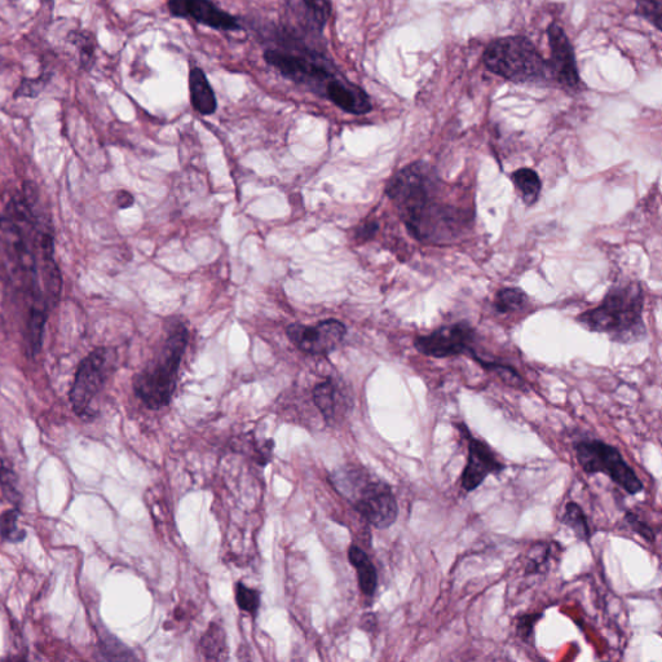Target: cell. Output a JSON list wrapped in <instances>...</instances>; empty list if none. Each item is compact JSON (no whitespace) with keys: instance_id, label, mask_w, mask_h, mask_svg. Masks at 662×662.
<instances>
[{"instance_id":"3","label":"cell","mask_w":662,"mask_h":662,"mask_svg":"<svg viewBox=\"0 0 662 662\" xmlns=\"http://www.w3.org/2000/svg\"><path fill=\"white\" fill-rule=\"evenodd\" d=\"M643 298L642 286L637 282L613 286L597 308L582 313L577 321L590 331L609 335L616 342L641 341L646 337Z\"/></svg>"},{"instance_id":"15","label":"cell","mask_w":662,"mask_h":662,"mask_svg":"<svg viewBox=\"0 0 662 662\" xmlns=\"http://www.w3.org/2000/svg\"><path fill=\"white\" fill-rule=\"evenodd\" d=\"M325 97L338 108L353 116H364L373 109L372 101L363 88L353 85L343 77L333 83Z\"/></svg>"},{"instance_id":"11","label":"cell","mask_w":662,"mask_h":662,"mask_svg":"<svg viewBox=\"0 0 662 662\" xmlns=\"http://www.w3.org/2000/svg\"><path fill=\"white\" fill-rule=\"evenodd\" d=\"M474 338L475 331L471 326L467 322H458V324L443 326L425 337L417 338L414 346L422 355L445 359V357L471 353Z\"/></svg>"},{"instance_id":"31","label":"cell","mask_w":662,"mask_h":662,"mask_svg":"<svg viewBox=\"0 0 662 662\" xmlns=\"http://www.w3.org/2000/svg\"><path fill=\"white\" fill-rule=\"evenodd\" d=\"M625 522L628 523L631 531L637 533L638 536H641L644 541L650 542L653 544L656 540V534L653 532V529L646 522H643L642 519H639L638 515L631 513L625 514Z\"/></svg>"},{"instance_id":"13","label":"cell","mask_w":662,"mask_h":662,"mask_svg":"<svg viewBox=\"0 0 662 662\" xmlns=\"http://www.w3.org/2000/svg\"><path fill=\"white\" fill-rule=\"evenodd\" d=\"M286 334L299 350L310 355H328L343 341L346 326L337 320L322 321L315 326L293 324Z\"/></svg>"},{"instance_id":"6","label":"cell","mask_w":662,"mask_h":662,"mask_svg":"<svg viewBox=\"0 0 662 662\" xmlns=\"http://www.w3.org/2000/svg\"><path fill=\"white\" fill-rule=\"evenodd\" d=\"M575 452L578 465L589 476L603 474L630 496L642 493L644 485L633 467L625 461L619 449L599 439L577 441Z\"/></svg>"},{"instance_id":"12","label":"cell","mask_w":662,"mask_h":662,"mask_svg":"<svg viewBox=\"0 0 662 662\" xmlns=\"http://www.w3.org/2000/svg\"><path fill=\"white\" fill-rule=\"evenodd\" d=\"M551 56L549 63L554 82L568 91H581L584 83L578 72L575 50L562 26L551 24L547 29Z\"/></svg>"},{"instance_id":"8","label":"cell","mask_w":662,"mask_h":662,"mask_svg":"<svg viewBox=\"0 0 662 662\" xmlns=\"http://www.w3.org/2000/svg\"><path fill=\"white\" fill-rule=\"evenodd\" d=\"M114 351L99 347L88 353L79 364L70 390V403L74 413L81 418L94 417L92 401L104 387L112 370Z\"/></svg>"},{"instance_id":"23","label":"cell","mask_w":662,"mask_h":662,"mask_svg":"<svg viewBox=\"0 0 662 662\" xmlns=\"http://www.w3.org/2000/svg\"><path fill=\"white\" fill-rule=\"evenodd\" d=\"M19 510H8L0 516V536L4 541L17 544L25 540L26 532L19 527Z\"/></svg>"},{"instance_id":"22","label":"cell","mask_w":662,"mask_h":662,"mask_svg":"<svg viewBox=\"0 0 662 662\" xmlns=\"http://www.w3.org/2000/svg\"><path fill=\"white\" fill-rule=\"evenodd\" d=\"M527 300V295L520 289H503L496 295L494 308L500 313H511L522 310Z\"/></svg>"},{"instance_id":"17","label":"cell","mask_w":662,"mask_h":662,"mask_svg":"<svg viewBox=\"0 0 662 662\" xmlns=\"http://www.w3.org/2000/svg\"><path fill=\"white\" fill-rule=\"evenodd\" d=\"M348 558H350L352 566L356 568L361 591L365 597L372 598L378 586V575L372 560L359 546H351Z\"/></svg>"},{"instance_id":"9","label":"cell","mask_w":662,"mask_h":662,"mask_svg":"<svg viewBox=\"0 0 662 662\" xmlns=\"http://www.w3.org/2000/svg\"><path fill=\"white\" fill-rule=\"evenodd\" d=\"M264 59L291 82L306 86L324 97L333 83L342 78L328 64L320 63L315 57L273 50L266 52Z\"/></svg>"},{"instance_id":"20","label":"cell","mask_w":662,"mask_h":662,"mask_svg":"<svg viewBox=\"0 0 662 662\" xmlns=\"http://www.w3.org/2000/svg\"><path fill=\"white\" fill-rule=\"evenodd\" d=\"M560 522L564 525H567L569 529L578 540L590 544L591 541V531L588 516H586L585 511L582 510V507L576 502H568L566 509H564V514L560 518Z\"/></svg>"},{"instance_id":"30","label":"cell","mask_w":662,"mask_h":662,"mask_svg":"<svg viewBox=\"0 0 662 662\" xmlns=\"http://www.w3.org/2000/svg\"><path fill=\"white\" fill-rule=\"evenodd\" d=\"M306 8L310 11L313 21L319 26L320 30L324 28L331 15V4L329 0H303Z\"/></svg>"},{"instance_id":"14","label":"cell","mask_w":662,"mask_h":662,"mask_svg":"<svg viewBox=\"0 0 662 662\" xmlns=\"http://www.w3.org/2000/svg\"><path fill=\"white\" fill-rule=\"evenodd\" d=\"M172 16L192 19L216 30L233 32L241 28L235 16L220 10L211 0H169Z\"/></svg>"},{"instance_id":"4","label":"cell","mask_w":662,"mask_h":662,"mask_svg":"<svg viewBox=\"0 0 662 662\" xmlns=\"http://www.w3.org/2000/svg\"><path fill=\"white\" fill-rule=\"evenodd\" d=\"M483 61L489 72L518 85L547 86L554 82L549 60L531 39L514 35L489 43Z\"/></svg>"},{"instance_id":"7","label":"cell","mask_w":662,"mask_h":662,"mask_svg":"<svg viewBox=\"0 0 662 662\" xmlns=\"http://www.w3.org/2000/svg\"><path fill=\"white\" fill-rule=\"evenodd\" d=\"M343 478L344 483L359 487L353 488L348 494L356 493L355 509L369 524L378 529H386L396 522L399 505L390 485L383 481L370 480L368 476L360 475L357 471L347 472Z\"/></svg>"},{"instance_id":"21","label":"cell","mask_w":662,"mask_h":662,"mask_svg":"<svg viewBox=\"0 0 662 662\" xmlns=\"http://www.w3.org/2000/svg\"><path fill=\"white\" fill-rule=\"evenodd\" d=\"M202 655L206 660L220 661L227 659L225 633L219 625L211 624L201 639Z\"/></svg>"},{"instance_id":"19","label":"cell","mask_w":662,"mask_h":662,"mask_svg":"<svg viewBox=\"0 0 662 662\" xmlns=\"http://www.w3.org/2000/svg\"><path fill=\"white\" fill-rule=\"evenodd\" d=\"M511 178L525 205H534L541 193V180L538 178L537 172L531 169H520L516 170Z\"/></svg>"},{"instance_id":"1","label":"cell","mask_w":662,"mask_h":662,"mask_svg":"<svg viewBox=\"0 0 662 662\" xmlns=\"http://www.w3.org/2000/svg\"><path fill=\"white\" fill-rule=\"evenodd\" d=\"M34 185L25 184L0 215V267L11 285L32 302L30 313H44L61 293L54 235L39 207ZM29 313V315H30Z\"/></svg>"},{"instance_id":"28","label":"cell","mask_w":662,"mask_h":662,"mask_svg":"<svg viewBox=\"0 0 662 662\" xmlns=\"http://www.w3.org/2000/svg\"><path fill=\"white\" fill-rule=\"evenodd\" d=\"M551 547L549 545L538 544L533 547L531 555H529L527 573L528 575H537L542 571H546L547 563H549L551 555Z\"/></svg>"},{"instance_id":"18","label":"cell","mask_w":662,"mask_h":662,"mask_svg":"<svg viewBox=\"0 0 662 662\" xmlns=\"http://www.w3.org/2000/svg\"><path fill=\"white\" fill-rule=\"evenodd\" d=\"M313 400H315L317 408H319L326 421L331 422L337 418L339 408H341L342 396L334 382L326 381L316 386L313 390Z\"/></svg>"},{"instance_id":"24","label":"cell","mask_w":662,"mask_h":662,"mask_svg":"<svg viewBox=\"0 0 662 662\" xmlns=\"http://www.w3.org/2000/svg\"><path fill=\"white\" fill-rule=\"evenodd\" d=\"M73 42L77 46L83 68L90 69L95 60L94 38L88 33H73Z\"/></svg>"},{"instance_id":"2","label":"cell","mask_w":662,"mask_h":662,"mask_svg":"<svg viewBox=\"0 0 662 662\" xmlns=\"http://www.w3.org/2000/svg\"><path fill=\"white\" fill-rule=\"evenodd\" d=\"M443 183L425 163H413L387 185L406 227L419 241L441 244L456 240L472 222V213L440 197Z\"/></svg>"},{"instance_id":"32","label":"cell","mask_w":662,"mask_h":662,"mask_svg":"<svg viewBox=\"0 0 662 662\" xmlns=\"http://www.w3.org/2000/svg\"><path fill=\"white\" fill-rule=\"evenodd\" d=\"M117 203L121 209H129V207L134 205V197L129 192L121 191L117 194Z\"/></svg>"},{"instance_id":"10","label":"cell","mask_w":662,"mask_h":662,"mask_svg":"<svg viewBox=\"0 0 662 662\" xmlns=\"http://www.w3.org/2000/svg\"><path fill=\"white\" fill-rule=\"evenodd\" d=\"M454 427L458 428L467 440V463L461 476V485L463 491L474 492L484 483L489 475L501 474L506 466L497 457V453L491 448V445L485 441L472 436L469 427L465 423H456Z\"/></svg>"},{"instance_id":"5","label":"cell","mask_w":662,"mask_h":662,"mask_svg":"<svg viewBox=\"0 0 662 662\" xmlns=\"http://www.w3.org/2000/svg\"><path fill=\"white\" fill-rule=\"evenodd\" d=\"M187 343V329L183 325L178 326L167 338L160 359L136 375L135 394L148 408L161 409L169 405Z\"/></svg>"},{"instance_id":"25","label":"cell","mask_w":662,"mask_h":662,"mask_svg":"<svg viewBox=\"0 0 662 662\" xmlns=\"http://www.w3.org/2000/svg\"><path fill=\"white\" fill-rule=\"evenodd\" d=\"M661 0H637L635 13L642 19L651 22L659 32H661L662 19Z\"/></svg>"},{"instance_id":"29","label":"cell","mask_w":662,"mask_h":662,"mask_svg":"<svg viewBox=\"0 0 662 662\" xmlns=\"http://www.w3.org/2000/svg\"><path fill=\"white\" fill-rule=\"evenodd\" d=\"M544 613H525L516 619V634L524 643H533L534 628Z\"/></svg>"},{"instance_id":"16","label":"cell","mask_w":662,"mask_h":662,"mask_svg":"<svg viewBox=\"0 0 662 662\" xmlns=\"http://www.w3.org/2000/svg\"><path fill=\"white\" fill-rule=\"evenodd\" d=\"M189 91H191V101L193 108L202 116H210L215 113L218 103L213 87L210 86L209 79L200 68H193L189 73Z\"/></svg>"},{"instance_id":"27","label":"cell","mask_w":662,"mask_h":662,"mask_svg":"<svg viewBox=\"0 0 662 662\" xmlns=\"http://www.w3.org/2000/svg\"><path fill=\"white\" fill-rule=\"evenodd\" d=\"M236 600L238 607L242 611L255 615L260 606V595L257 590L247 588L244 584H237L236 586Z\"/></svg>"},{"instance_id":"26","label":"cell","mask_w":662,"mask_h":662,"mask_svg":"<svg viewBox=\"0 0 662 662\" xmlns=\"http://www.w3.org/2000/svg\"><path fill=\"white\" fill-rule=\"evenodd\" d=\"M0 485H2L3 494L7 497V500L13 505H19L21 501V493L17 488L19 487V480H17L15 472L6 466L0 467Z\"/></svg>"},{"instance_id":"33","label":"cell","mask_w":662,"mask_h":662,"mask_svg":"<svg viewBox=\"0 0 662 662\" xmlns=\"http://www.w3.org/2000/svg\"><path fill=\"white\" fill-rule=\"evenodd\" d=\"M378 225L374 223H368L365 224L363 228L360 229L359 233H357V236H359L360 240H369L370 237L374 235L375 232H377Z\"/></svg>"}]
</instances>
